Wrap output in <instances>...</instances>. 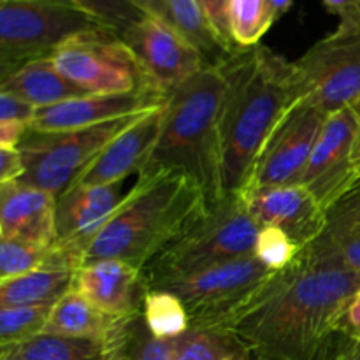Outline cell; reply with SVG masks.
<instances>
[{"label":"cell","mask_w":360,"mask_h":360,"mask_svg":"<svg viewBox=\"0 0 360 360\" xmlns=\"http://www.w3.org/2000/svg\"><path fill=\"white\" fill-rule=\"evenodd\" d=\"M74 288L102 313L118 319L143 313L150 285L141 267L118 259H98L77 269Z\"/></svg>","instance_id":"16"},{"label":"cell","mask_w":360,"mask_h":360,"mask_svg":"<svg viewBox=\"0 0 360 360\" xmlns=\"http://www.w3.org/2000/svg\"><path fill=\"white\" fill-rule=\"evenodd\" d=\"M260 225L239 193L211 206L206 217L144 267L150 288L220 264L253 255Z\"/></svg>","instance_id":"5"},{"label":"cell","mask_w":360,"mask_h":360,"mask_svg":"<svg viewBox=\"0 0 360 360\" xmlns=\"http://www.w3.org/2000/svg\"><path fill=\"white\" fill-rule=\"evenodd\" d=\"M359 292L360 273L326 231L271 276L231 330L253 360H319Z\"/></svg>","instance_id":"1"},{"label":"cell","mask_w":360,"mask_h":360,"mask_svg":"<svg viewBox=\"0 0 360 360\" xmlns=\"http://www.w3.org/2000/svg\"><path fill=\"white\" fill-rule=\"evenodd\" d=\"M199 4L202 6L204 13H206L207 20L213 25L220 41L231 51L238 48L234 41H232L231 30H229V0H199Z\"/></svg>","instance_id":"35"},{"label":"cell","mask_w":360,"mask_h":360,"mask_svg":"<svg viewBox=\"0 0 360 360\" xmlns=\"http://www.w3.org/2000/svg\"><path fill=\"white\" fill-rule=\"evenodd\" d=\"M224 97L225 79L217 65L204 67L176 88L165 101L160 136L141 172H181L202 190L207 206L224 200Z\"/></svg>","instance_id":"4"},{"label":"cell","mask_w":360,"mask_h":360,"mask_svg":"<svg viewBox=\"0 0 360 360\" xmlns=\"http://www.w3.org/2000/svg\"><path fill=\"white\" fill-rule=\"evenodd\" d=\"M239 195L260 227L281 229L301 250L329 227L327 211L302 185L248 188Z\"/></svg>","instance_id":"14"},{"label":"cell","mask_w":360,"mask_h":360,"mask_svg":"<svg viewBox=\"0 0 360 360\" xmlns=\"http://www.w3.org/2000/svg\"><path fill=\"white\" fill-rule=\"evenodd\" d=\"M202 190L181 172H141L105 227L88 246L84 262L118 259L144 267L206 217Z\"/></svg>","instance_id":"3"},{"label":"cell","mask_w":360,"mask_h":360,"mask_svg":"<svg viewBox=\"0 0 360 360\" xmlns=\"http://www.w3.org/2000/svg\"><path fill=\"white\" fill-rule=\"evenodd\" d=\"M102 360H174L172 340H160L143 313L112 319L101 340Z\"/></svg>","instance_id":"22"},{"label":"cell","mask_w":360,"mask_h":360,"mask_svg":"<svg viewBox=\"0 0 360 360\" xmlns=\"http://www.w3.org/2000/svg\"><path fill=\"white\" fill-rule=\"evenodd\" d=\"M112 316L95 308L81 292L70 288L51 309L48 323L42 334L72 338V340H90L101 343Z\"/></svg>","instance_id":"24"},{"label":"cell","mask_w":360,"mask_h":360,"mask_svg":"<svg viewBox=\"0 0 360 360\" xmlns=\"http://www.w3.org/2000/svg\"><path fill=\"white\" fill-rule=\"evenodd\" d=\"M134 2H137V4H139V6H141V2H143V0H134Z\"/></svg>","instance_id":"45"},{"label":"cell","mask_w":360,"mask_h":360,"mask_svg":"<svg viewBox=\"0 0 360 360\" xmlns=\"http://www.w3.org/2000/svg\"><path fill=\"white\" fill-rule=\"evenodd\" d=\"M49 246L21 241V239H2L0 245V281L37 271L46 266Z\"/></svg>","instance_id":"30"},{"label":"cell","mask_w":360,"mask_h":360,"mask_svg":"<svg viewBox=\"0 0 360 360\" xmlns=\"http://www.w3.org/2000/svg\"><path fill=\"white\" fill-rule=\"evenodd\" d=\"M23 172V158L18 148H0V185L20 181Z\"/></svg>","instance_id":"38"},{"label":"cell","mask_w":360,"mask_h":360,"mask_svg":"<svg viewBox=\"0 0 360 360\" xmlns=\"http://www.w3.org/2000/svg\"><path fill=\"white\" fill-rule=\"evenodd\" d=\"M69 2L86 11L118 34L136 25L148 14L134 0H69Z\"/></svg>","instance_id":"31"},{"label":"cell","mask_w":360,"mask_h":360,"mask_svg":"<svg viewBox=\"0 0 360 360\" xmlns=\"http://www.w3.org/2000/svg\"><path fill=\"white\" fill-rule=\"evenodd\" d=\"M77 271L41 267L0 281V308L56 304L74 287Z\"/></svg>","instance_id":"23"},{"label":"cell","mask_w":360,"mask_h":360,"mask_svg":"<svg viewBox=\"0 0 360 360\" xmlns=\"http://www.w3.org/2000/svg\"><path fill=\"white\" fill-rule=\"evenodd\" d=\"M276 271H271L255 255L210 267L190 276L164 281V288L181 299L188 311L190 327H225L248 308Z\"/></svg>","instance_id":"9"},{"label":"cell","mask_w":360,"mask_h":360,"mask_svg":"<svg viewBox=\"0 0 360 360\" xmlns=\"http://www.w3.org/2000/svg\"><path fill=\"white\" fill-rule=\"evenodd\" d=\"M354 16H359V18H360V7H359V11H357V13L354 14ZM348 18H350V16H348ZM343 20H345V18H343Z\"/></svg>","instance_id":"44"},{"label":"cell","mask_w":360,"mask_h":360,"mask_svg":"<svg viewBox=\"0 0 360 360\" xmlns=\"http://www.w3.org/2000/svg\"><path fill=\"white\" fill-rule=\"evenodd\" d=\"M319 360H360V338L336 330L327 341Z\"/></svg>","instance_id":"36"},{"label":"cell","mask_w":360,"mask_h":360,"mask_svg":"<svg viewBox=\"0 0 360 360\" xmlns=\"http://www.w3.org/2000/svg\"><path fill=\"white\" fill-rule=\"evenodd\" d=\"M0 94L13 95L37 109L88 95L56 69L53 56L30 60L18 67L0 79Z\"/></svg>","instance_id":"20"},{"label":"cell","mask_w":360,"mask_h":360,"mask_svg":"<svg viewBox=\"0 0 360 360\" xmlns=\"http://www.w3.org/2000/svg\"><path fill=\"white\" fill-rule=\"evenodd\" d=\"M172 343L174 360H253L234 330L225 327H190Z\"/></svg>","instance_id":"25"},{"label":"cell","mask_w":360,"mask_h":360,"mask_svg":"<svg viewBox=\"0 0 360 360\" xmlns=\"http://www.w3.org/2000/svg\"><path fill=\"white\" fill-rule=\"evenodd\" d=\"M214 65L225 79L224 186L232 195L246 186L264 143L301 91L294 62L267 46L236 48Z\"/></svg>","instance_id":"2"},{"label":"cell","mask_w":360,"mask_h":360,"mask_svg":"<svg viewBox=\"0 0 360 360\" xmlns=\"http://www.w3.org/2000/svg\"><path fill=\"white\" fill-rule=\"evenodd\" d=\"M267 2H269L271 9H273L274 16H276V21H278L288 9H290L294 0H267Z\"/></svg>","instance_id":"43"},{"label":"cell","mask_w":360,"mask_h":360,"mask_svg":"<svg viewBox=\"0 0 360 360\" xmlns=\"http://www.w3.org/2000/svg\"><path fill=\"white\" fill-rule=\"evenodd\" d=\"M120 35L165 97L211 65L188 39L151 14L120 32Z\"/></svg>","instance_id":"12"},{"label":"cell","mask_w":360,"mask_h":360,"mask_svg":"<svg viewBox=\"0 0 360 360\" xmlns=\"http://www.w3.org/2000/svg\"><path fill=\"white\" fill-rule=\"evenodd\" d=\"M327 218H329V227L360 224V179H357L327 211Z\"/></svg>","instance_id":"34"},{"label":"cell","mask_w":360,"mask_h":360,"mask_svg":"<svg viewBox=\"0 0 360 360\" xmlns=\"http://www.w3.org/2000/svg\"><path fill=\"white\" fill-rule=\"evenodd\" d=\"M141 7L188 39L211 65L231 51L220 41L199 0H143Z\"/></svg>","instance_id":"21"},{"label":"cell","mask_w":360,"mask_h":360,"mask_svg":"<svg viewBox=\"0 0 360 360\" xmlns=\"http://www.w3.org/2000/svg\"><path fill=\"white\" fill-rule=\"evenodd\" d=\"M322 2L330 14H336L341 20L354 16L360 7V0H322Z\"/></svg>","instance_id":"41"},{"label":"cell","mask_w":360,"mask_h":360,"mask_svg":"<svg viewBox=\"0 0 360 360\" xmlns=\"http://www.w3.org/2000/svg\"><path fill=\"white\" fill-rule=\"evenodd\" d=\"M165 101L167 97L164 95L148 94V91L125 95H83L49 108L37 109L30 129L37 132L86 129V127L151 111L164 105Z\"/></svg>","instance_id":"17"},{"label":"cell","mask_w":360,"mask_h":360,"mask_svg":"<svg viewBox=\"0 0 360 360\" xmlns=\"http://www.w3.org/2000/svg\"><path fill=\"white\" fill-rule=\"evenodd\" d=\"M164 105L137 116L132 125L120 132L84 169L76 183L112 185V183H122L130 174H139L146 167L160 136Z\"/></svg>","instance_id":"18"},{"label":"cell","mask_w":360,"mask_h":360,"mask_svg":"<svg viewBox=\"0 0 360 360\" xmlns=\"http://www.w3.org/2000/svg\"><path fill=\"white\" fill-rule=\"evenodd\" d=\"M28 129L23 122H0V148H18Z\"/></svg>","instance_id":"39"},{"label":"cell","mask_w":360,"mask_h":360,"mask_svg":"<svg viewBox=\"0 0 360 360\" xmlns=\"http://www.w3.org/2000/svg\"><path fill=\"white\" fill-rule=\"evenodd\" d=\"M357 108H347L327 116L299 185L306 186L322 207L329 211L357 181L354 146L357 136Z\"/></svg>","instance_id":"13"},{"label":"cell","mask_w":360,"mask_h":360,"mask_svg":"<svg viewBox=\"0 0 360 360\" xmlns=\"http://www.w3.org/2000/svg\"><path fill=\"white\" fill-rule=\"evenodd\" d=\"M0 360H102L101 343L39 334L23 343L0 347Z\"/></svg>","instance_id":"26"},{"label":"cell","mask_w":360,"mask_h":360,"mask_svg":"<svg viewBox=\"0 0 360 360\" xmlns=\"http://www.w3.org/2000/svg\"><path fill=\"white\" fill-rule=\"evenodd\" d=\"M144 320L160 340H176L190 329L188 311L178 295L164 288H150L144 299Z\"/></svg>","instance_id":"28"},{"label":"cell","mask_w":360,"mask_h":360,"mask_svg":"<svg viewBox=\"0 0 360 360\" xmlns=\"http://www.w3.org/2000/svg\"><path fill=\"white\" fill-rule=\"evenodd\" d=\"M327 234L345 262L360 273V224L327 227Z\"/></svg>","instance_id":"33"},{"label":"cell","mask_w":360,"mask_h":360,"mask_svg":"<svg viewBox=\"0 0 360 360\" xmlns=\"http://www.w3.org/2000/svg\"><path fill=\"white\" fill-rule=\"evenodd\" d=\"M301 248L278 227H260L253 255L271 271H281L294 262Z\"/></svg>","instance_id":"32"},{"label":"cell","mask_w":360,"mask_h":360,"mask_svg":"<svg viewBox=\"0 0 360 360\" xmlns=\"http://www.w3.org/2000/svg\"><path fill=\"white\" fill-rule=\"evenodd\" d=\"M122 183H112V185L76 183L63 195H60L55 207V243L67 246L84 260L88 246L111 220L125 199L127 193H122Z\"/></svg>","instance_id":"15"},{"label":"cell","mask_w":360,"mask_h":360,"mask_svg":"<svg viewBox=\"0 0 360 360\" xmlns=\"http://www.w3.org/2000/svg\"><path fill=\"white\" fill-rule=\"evenodd\" d=\"M37 108L9 94H0V122H23L32 125Z\"/></svg>","instance_id":"37"},{"label":"cell","mask_w":360,"mask_h":360,"mask_svg":"<svg viewBox=\"0 0 360 360\" xmlns=\"http://www.w3.org/2000/svg\"><path fill=\"white\" fill-rule=\"evenodd\" d=\"M104 27L69 0H0V79L51 56L74 35Z\"/></svg>","instance_id":"6"},{"label":"cell","mask_w":360,"mask_h":360,"mask_svg":"<svg viewBox=\"0 0 360 360\" xmlns=\"http://www.w3.org/2000/svg\"><path fill=\"white\" fill-rule=\"evenodd\" d=\"M276 21L267 0H229V30L238 48H253Z\"/></svg>","instance_id":"27"},{"label":"cell","mask_w":360,"mask_h":360,"mask_svg":"<svg viewBox=\"0 0 360 360\" xmlns=\"http://www.w3.org/2000/svg\"><path fill=\"white\" fill-rule=\"evenodd\" d=\"M301 98L326 115L360 102V18L340 21L338 28L294 62Z\"/></svg>","instance_id":"10"},{"label":"cell","mask_w":360,"mask_h":360,"mask_svg":"<svg viewBox=\"0 0 360 360\" xmlns=\"http://www.w3.org/2000/svg\"><path fill=\"white\" fill-rule=\"evenodd\" d=\"M51 56L56 69L88 95L139 91L164 95L122 35L112 28L74 35Z\"/></svg>","instance_id":"7"},{"label":"cell","mask_w":360,"mask_h":360,"mask_svg":"<svg viewBox=\"0 0 360 360\" xmlns=\"http://www.w3.org/2000/svg\"><path fill=\"white\" fill-rule=\"evenodd\" d=\"M55 304L16 306L0 309V347L23 343L44 333Z\"/></svg>","instance_id":"29"},{"label":"cell","mask_w":360,"mask_h":360,"mask_svg":"<svg viewBox=\"0 0 360 360\" xmlns=\"http://www.w3.org/2000/svg\"><path fill=\"white\" fill-rule=\"evenodd\" d=\"M56 197L18 181L0 185V238L51 246Z\"/></svg>","instance_id":"19"},{"label":"cell","mask_w":360,"mask_h":360,"mask_svg":"<svg viewBox=\"0 0 360 360\" xmlns=\"http://www.w3.org/2000/svg\"><path fill=\"white\" fill-rule=\"evenodd\" d=\"M141 115L62 132H37L28 129L18 144L25 167L18 183L44 190L58 199L77 181L101 151Z\"/></svg>","instance_id":"8"},{"label":"cell","mask_w":360,"mask_h":360,"mask_svg":"<svg viewBox=\"0 0 360 360\" xmlns=\"http://www.w3.org/2000/svg\"><path fill=\"white\" fill-rule=\"evenodd\" d=\"M327 116L299 98L269 134L243 190L299 185Z\"/></svg>","instance_id":"11"},{"label":"cell","mask_w":360,"mask_h":360,"mask_svg":"<svg viewBox=\"0 0 360 360\" xmlns=\"http://www.w3.org/2000/svg\"><path fill=\"white\" fill-rule=\"evenodd\" d=\"M357 115H359V127H357V136H355V146H354V169L357 179H360V102L357 105Z\"/></svg>","instance_id":"42"},{"label":"cell","mask_w":360,"mask_h":360,"mask_svg":"<svg viewBox=\"0 0 360 360\" xmlns=\"http://www.w3.org/2000/svg\"><path fill=\"white\" fill-rule=\"evenodd\" d=\"M336 330L348 334V336L360 338V292L357 294V297L352 301V304L348 306L347 313L340 320Z\"/></svg>","instance_id":"40"}]
</instances>
